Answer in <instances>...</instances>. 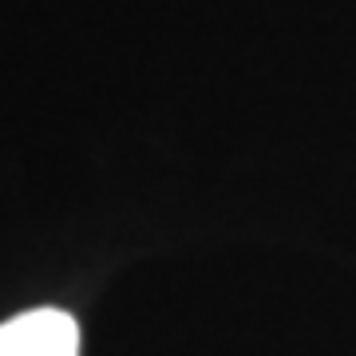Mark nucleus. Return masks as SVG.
Returning <instances> with one entry per match:
<instances>
[{
	"label": "nucleus",
	"instance_id": "f257e3e1",
	"mask_svg": "<svg viewBox=\"0 0 356 356\" xmlns=\"http://www.w3.org/2000/svg\"><path fill=\"white\" fill-rule=\"evenodd\" d=\"M0 356H79V329L60 309H28L0 325Z\"/></svg>",
	"mask_w": 356,
	"mask_h": 356
}]
</instances>
